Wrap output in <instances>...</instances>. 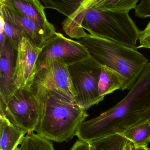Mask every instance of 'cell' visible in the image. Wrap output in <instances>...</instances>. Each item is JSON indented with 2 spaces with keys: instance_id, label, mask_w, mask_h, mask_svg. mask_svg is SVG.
I'll list each match as a JSON object with an SVG mask.
<instances>
[{
  "instance_id": "obj_16",
  "label": "cell",
  "mask_w": 150,
  "mask_h": 150,
  "mask_svg": "<svg viewBox=\"0 0 150 150\" xmlns=\"http://www.w3.org/2000/svg\"><path fill=\"white\" fill-rule=\"evenodd\" d=\"M46 8L56 10L69 18L79 8L84 0H41Z\"/></svg>"
},
{
  "instance_id": "obj_20",
  "label": "cell",
  "mask_w": 150,
  "mask_h": 150,
  "mask_svg": "<svg viewBox=\"0 0 150 150\" xmlns=\"http://www.w3.org/2000/svg\"><path fill=\"white\" fill-rule=\"evenodd\" d=\"M1 28L3 30L6 38L17 51L19 43L24 37L22 30L16 25L0 15Z\"/></svg>"
},
{
  "instance_id": "obj_25",
  "label": "cell",
  "mask_w": 150,
  "mask_h": 150,
  "mask_svg": "<svg viewBox=\"0 0 150 150\" xmlns=\"http://www.w3.org/2000/svg\"><path fill=\"white\" fill-rule=\"evenodd\" d=\"M132 146H133V144H132V143L129 142L127 146L126 147L124 150H132Z\"/></svg>"
},
{
  "instance_id": "obj_21",
  "label": "cell",
  "mask_w": 150,
  "mask_h": 150,
  "mask_svg": "<svg viewBox=\"0 0 150 150\" xmlns=\"http://www.w3.org/2000/svg\"><path fill=\"white\" fill-rule=\"evenodd\" d=\"M134 10L135 16L138 17H150V0H141Z\"/></svg>"
},
{
  "instance_id": "obj_15",
  "label": "cell",
  "mask_w": 150,
  "mask_h": 150,
  "mask_svg": "<svg viewBox=\"0 0 150 150\" xmlns=\"http://www.w3.org/2000/svg\"><path fill=\"white\" fill-rule=\"evenodd\" d=\"M120 135L131 142L134 147L146 149L150 143V120L131 128Z\"/></svg>"
},
{
  "instance_id": "obj_13",
  "label": "cell",
  "mask_w": 150,
  "mask_h": 150,
  "mask_svg": "<svg viewBox=\"0 0 150 150\" xmlns=\"http://www.w3.org/2000/svg\"><path fill=\"white\" fill-rule=\"evenodd\" d=\"M27 132L11 124L0 113V150H15L21 144Z\"/></svg>"
},
{
  "instance_id": "obj_29",
  "label": "cell",
  "mask_w": 150,
  "mask_h": 150,
  "mask_svg": "<svg viewBox=\"0 0 150 150\" xmlns=\"http://www.w3.org/2000/svg\"><path fill=\"white\" fill-rule=\"evenodd\" d=\"M149 150H150V148H149Z\"/></svg>"
},
{
  "instance_id": "obj_2",
  "label": "cell",
  "mask_w": 150,
  "mask_h": 150,
  "mask_svg": "<svg viewBox=\"0 0 150 150\" xmlns=\"http://www.w3.org/2000/svg\"><path fill=\"white\" fill-rule=\"evenodd\" d=\"M32 90L38 94L41 106L37 134L58 143L72 140L77 135L81 123L89 116L87 110L58 91Z\"/></svg>"
},
{
  "instance_id": "obj_9",
  "label": "cell",
  "mask_w": 150,
  "mask_h": 150,
  "mask_svg": "<svg viewBox=\"0 0 150 150\" xmlns=\"http://www.w3.org/2000/svg\"><path fill=\"white\" fill-rule=\"evenodd\" d=\"M42 48L24 37L17 51L14 80L18 88H31L37 72V62Z\"/></svg>"
},
{
  "instance_id": "obj_5",
  "label": "cell",
  "mask_w": 150,
  "mask_h": 150,
  "mask_svg": "<svg viewBox=\"0 0 150 150\" xmlns=\"http://www.w3.org/2000/svg\"><path fill=\"white\" fill-rule=\"evenodd\" d=\"M0 113L27 133L36 131L41 115L38 94L31 88H18L5 102L0 101Z\"/></svg>"
},
{
  "instance_id": "obj_8",
  "label": "cell",
  "mask_w": 150,
  "mask_h": 150,
  "mask_svg": "<svg viewBox=\"0 0 150 150\" xmlns=\"http://www.w3.org/2000/svg\"><path fill=\"white\" fill-rule=\"evenodd\" d=\"M31 88L55 90L75 100L68 65L62 59L51 60L38 69Z\"/></svg>"
},
{
  "instance_id": "obj_3",
  "label": "cell",
  "mask_w": 150,
  "mask_h": 150,
  "mask_svg": "<svg viewBox=\"0 0 150 150\" xmlns=\"http://www.w3.org/2000/svg\"><path fill=\"white\" fill-rule=\"evenodd\" d=\"M77 41L100 65L124 77L126 83L122 91L130 90L149 63V60L137 48L128 47L90 34Z\"/></svg>"
},
{
  "instance_id": "obj_27",
  "label": "cell",
  "mask_w": 150,
  "mask_h": 150,
  "mask_svg": "<svg viewBox=\"0 0 150 150\" xmlns=\"http://www.w3.org/2000/svg\"><path fill=\"white\" fill-rule=\"evenodd\" d=\"M22 150V149H21V148H17L16 149V150Z\"/></svg>"
},
{
  "instance_id": "obj_11",
  "label": "cell",
  "mask_w": 150,
  "mask_h": 150,
  "mask_svg": "<svg viewBox=\"0 0 150 150\" xmlns=\"http://www.w3.org/2000/svg\"><path fill=\"white\" fill-rule=\"evenodd\" d=\"M17 51L7 38L0 49V101L3 103L17 89L14 80Z\"/></svg>"
},
{
  "instance_id": "obj_22",
  "label": "cell",
  "mask_w": 150,
  "mask_h": 150,
  "mask_svg": "<svg viewBox=\"0 0 150 150\" xmlns=\"http://www.w3.org/2000/svg\"><path fill=\"white\" fill-rule=\"evenodd\" d=\"M140 45L137 48H145L150 49V21L145 29L141 31L139 40Z\"/></svg>"
},
{
  "instance_id": "obj_24",
  "label": "cell",
  "mask_w": 150,
  "mask_h": 150,
  "mask_svg": "<svg viewBox=\"0 0 150 150\" xmlns=\"http://www.w3.org/2000/svg\"><path fill=\"white\" fill-rule=\"evenodd\" d=\"M90 142L78 140L74 144L70 150H90Z\"/></svg>"
},
{
  "instance_id": "obj_26",
  "label": "cell",
  "mask_w": 150,
  "mask_h": 150,
  "mask_svg": "<svg viewBox=\"0 0 150 150\" xmlns=\"http://www.w3.org/2000/svg\"><path fill=\"white\" fill-rule=\"evenodd\" d=\"M132 150H143V149L141 148H136L133 145L132 146Z\"/></svg>"
},
{
  "instance_id": "obj_18",
  "label": "cell",
  "mask_w": 150,
  "mask_h": 150,
  "mask_svg": "<svg viewBox=\"0 0 150 150\" xmlns=\"http://www.w3.org/2000/svg\"><path fill=\"white\" fill-rule=\"evenodd\" d=\"M20 148L22 150H55L51 141L33 132L27 133Z\"/></svg>"
},
{
  "instance_id": "obj_12",
  "label": "cell",
  "mask_w": 150,
  "mask_h": 150,
  "mask_svg": "<svg viewBox=\"0 0 150 150\" xmlns=\"http://www.w3.org/2000/svg\"><path fill=\"white\" fill-rule=\"evenodd\" d=\"M11 5L34 22L38 26L52 37L56 32L53 24L47 18L45 7L40 0H0Z\"/></svg>"
},
{
  "instance_id": "obj_19",
  "label": "cell",
  "mask_w": 150,
  "mask_h": 150,
  "mask_svg": "<svg viewBox=\"0 0 150 150\" xmlns=\"http://www.w3.org/2000/svg\"><path fill=\"white\" fill-rule=\"evenodd\" d=\"M140 0H98L92 7L102 9L129 12L135 9Z\"/></svg>"
},
{
  "instance_id": "obj_17",
  "label": "cell",
  "mask_w": 150,
  "mask_h": 150,
  "mask_svg": "<svg viewBox=\"0 0 150 150\" xmlns=\"http://www.w3.org/2000/svg\"><path fill=\"white\" fill-rule=\"evenodd\" d=\"M129 142L122 136L115 135L90 143V150H124Z\"/></svg>"
},
{
  "instance_id": "obj_10",
  "label": "cell",
  "mask_w": 150,
  "mask_h": 150,
  "mask_svg": "<svg viewBox=\"0 0 150 150\" xmlns=\"http://www.w3.org/2000/svg\"><path fill=\"white\" fill-rule=\"evenodd\" d=\"M0 15L19 27L25 38L38 48H42L52 37L32 20L4 1H0Z\"/></svg>"
},
{
  "instance_id": "obj_28",
  "label": "cell",
  "mask_w": 150,
  "mask_h": 150,
  "mask_svg": "<svg viewBox=\"0 0 150 150\" xmlns=\"http://www.w3.org/2000/svg\"><path fill=\"white\" fill-rule=\"evenodd\" d=\"M143 149V150H149V148H146V149Z\"/></svg>"
},
{
  "instance_id": "obj_6",
  "label": "cell",
  "mask_w": 150,
  "mask_h": 150,
  "mask_svg": "<svg viewBox=\"0 0 150 150\" xmlns=\"http://www.w3.org/2000/svg\"><path fill=\"white\" fill-rule=\"evenodd\" d=\"M68 68L77 104L87 110L104 100L98 89L101 65L95 59L90 56Z\"/></svg>"
},
{
  "instance_id": "obj_23",
  "label": "cell",
  "mask_w": 150,
  "mask_h": 150,
  "mask_svg": "<svg viewBox=\"0 0 150 150\" xmlns=\"http://www.w3.org/2000/svg\"><path fill=\"white\" fill-rule=\"evenodd\" d=\"M98 0H84L81 7L75 12V15L77 17L80 18H84L87 11L93 6V4Z\"/></svg>"
},
{
  "instance_id": "obj_14",
  "label": "cell",
  "mask_w": 150,
  "mask_h": 150,
  "mask_svg": "<svg viewBox=\"0 0 150 150\" xmlns=\"http://www.w3.org/2000/svg\"><path fill=\"white\" fill-rule=\"evenodd\" d=\"M125 83L126 79L123 76L113 69L101 65L98 85L100 96L105 98L117 90L122 91Z\"/></svg>"
},
{
  "instance_id": "obj_4",
  "label": "cell",
  "mask_w": 150,
  "mask_h": 150,
  "mask_svg": "<svg viewBox=\"0 0 150 150\" xmlns=\"http://www.w3.org/2000/svg\"><path fill=\"white\" fill-rule=\"evenodd\" d=\"M82 27L92 36L128 47L137 48L141 31L128 11L92 7L87 11Z\"/></svg>"
},
{
  "instance_id": "obj_7",
  "label": "cell",
  "mask_w": 150,
  "mask_h": 150,
  "mask_svg": "<svg viewBox=\"0 0 150 150\" xmlns=\"http://www.w3.org/2000/svg\"><path fill=\"white\" fill-rule=\"evenodd\" d=\"M90 56L86 48L77 40L56 32L42 47L37 62V71L51 60L62 59L68 65Z\"/></svg>"
},
{
  "instance_id": "obj_1",
  "label": "cell",
  "mask_w": 150,
  "mask_h": 150,
  "mask_svg": "<svg viewBox=\"0 0 150 150\" xmlns=\"http://www.w3.org/2000/svg\"><path fill=\"white\" fill-rule=\"evenodd\" d=\"M126 96L98 116L82 122L76 136L90 142L121 135L150 120V62Z\"/></svg>"
}]
</instances>
